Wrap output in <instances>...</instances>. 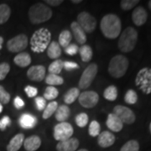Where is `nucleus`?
<instances>
[{"label": "nucleus", "instance_id": "nucleus-1", "mask_svg": "<svg viewBox=\"0 0 151 151\" xmlns=\"http://www.w3.org/2000/svg\"><path fill=\"white\" fill-rule=\"evenodd\" d=\"M100 29L103 35L107 39L114 40L119 37L121 34L122 23L118 15L109 14L103 17L100 23Z\"/></svg>", "mask_w": 151, "mask_h": 151}, {"label": "nucleus", "instance_id": "nucleus-2", "mask_svg": "<svg viewBox=\"0 0 151 151\" xmlns=\"http://www.w3.org/2000/svg\"><path fill=\"white\" fill-rule=\"evenodd\" d=\"M51 40V33L46 28H40L33 34L30 39V48L35 53H42L49 46Z\"/></svg>", "mask_w": 151, "mask_h": 151}, {"label": "nucleus", "instance_id": "nucleus-3", "mask_svg": "<svg viewBox=\"0 0 151 151\" xmlns=\"http://www.w3.org/2000/svg\"><path fill=\"white\" fill-rule=\"evenodd\" d=\"M28 14L29 21L34 24H39L51 19L52 10L45 4L37 3L29 8Z\"/></svg>", "mask_w": 151, "mask_h": 151}, {"label": "nucleus", "instance_id": "nucleus-4", "mask_svg": "<svg viewBox=\"0 0 151 151\" xmlns=\"http://www.w3.org/2000/svg\"><path fill=\"white\" fill-rule=\"evenodd\" d=\"M138 41V32L133 27H128L120 34L118 46L124 53H129L134 50Z\"/></svg>", "mask_w": 151, "mask_h": 151}, {"label": "nucleus", "instance_id": "nucleus-5", "mask_svg": "<svg viewBox=\"0 0 151 151\" xmlns=\"http://www.w3.org/2000/svg\"><path fill=\"white\" fill-rule=\"evenodd\" d=\"M129 66V61L123 55H117L111 59L108 65V73L114 78L123 77Z\"/></svg>", "mask_w": 151, "mask_h": 151}, {"label": "nucleus", "instance_id": "nucleus-6", "mask_svg": "<svg viewBox=\"0 0 151 151\" xmlns=\"http://www.w3.org/2000/svg\"><path fill=\"white\" fill-rule=\"evenodd\" d=\"M135 84L145 94L151 93V68H142L135 78Z\"/></svg>", "mask_w": 151, "mask_h": 151}, {"label": "nucleus", "instance_id": "nucleus-7", "mask_svg": "<svg viewBox=\"0 0 151 151\" xmlns=\"http://www.w3.org/2000/svg\"><path fill=\"white\" fill-rule=\"evenodd\" d=\"M97 70H98V67L96 63H92L86 67L82 72L79 83H78L80 89L84 90L92 85L97 74Z\"/></svg>", "mask_w": 151, "mask_h": 151}, {"label": "nucleus", "instance_id": "nucleus-8", "mask_svg": "<svg viewBox=\"0 0 151 151\" xmlns=\"http://www.w3.org/2000/svg\"><path fill=\"white\" fill-rule=\"evenodd\" d=\"M73 134H74V129L71 126V124L66 122H62L55 126L53 135L55 140L61 142L70 139Z\"/></svg>", "mask_w": 151, "mask_h": 151}, {"label": "nucleus", "instance_id": "nucleus-9", "mask_svg": "<svg viewBox=\"0 0 151 151\" xmlns=\"http://www.w3.org/2000/svg\"><path fill=\"white\" fill-rule=\"evenodd\" d=\"M29 40L27 36L24 34H20L10 39L7 42V49L12 53H20L22 50L27 48Z\"/></svg>", "mask_w": 151, "mask_h": 151}, {"label": "nucleus", "instance_id": "nucleus-10", "mask_svg": "<svg viewBox=\"0 0 151 151\" xmlns=\"http://www.w3.org/2000/svg\"><path fill=\"white\" fill-rule=\"evenodd\" d=\"M77 23L85 31V33H92L97 26V20L91 14L87 12H81L77 16Z\"/></svg>", "mask_w": 151, "mask_h": 151}, {"label": "nucleus", "instance_id": "nucleus-11", "mask_svg": "<svg viewBox=\"0 0 151 151\" xmlns=\"http://www.w3.org/2000/svg\"><path fill=\"white\" fill-rule=\"evenodd\" d=\"M119 118L123 124H134L136 120L135 113L128 107L118 105L115 106L113 108V113Z\"/></svg>", "mask_w": 151, "mask_h": 151}, {"label": "nucleus", "instance_id": "nucleus-12", "mask_svg": "<svg viewBox=\"0 0 151 151\" xmlns=\"http://www.w3.org/2000/svg\"><path fill=\"white\" fill-rule=\"evenodd\" d=\"M99 101V95L94 91H86L80 93L78 102L85 108H94Z\"/></svg>", "mask_w": 151, "mask_h": 151}, {"label": "nucleus", "instance_id": "nucleus-13", "mask_svg": "<svg viewBox=\"0 0 151 151\" xmlns=\"http://www.w3.org/2000/svg\"><path fill=\"white\" fill-rule=\"evenodd\" d=\"M45 68L43 65H33L27 70V76L30 81L40 82L45 77Z\"/></svg>", "mask_w": 151, "mask_h": 151}, {"label": "nucleus", "instance_id": "nucleus-14", "mask_svg": "<svg viewBox=\"0 0 151 151\" xmlns=\"http://www.w3.org/2000/svg\"><path fill=\"white\" fill-rule=\"evenodd\" d=\"M148 19V13L145 8L142 6H139L135 8L134 10L132 13V20L136 26L144 25Z\"/></svg>", "mask_w": 151, "mask_h": 151}, {"label": "nucleus", "instance_id": "nucleus-15", "mask_svg": "<svg viewBox=\"0 0 151 151\" xmlns=\"http://www.w3.org/2000/svg\"><path fill=\"white\" fill-rule=\"evenodd\" d=\"M115 136L110 131H103L97 137L98 145L102 148H108L112 146L115 142Z\"/></svg>", "mask_w": 151, "mask_h": 151}, {"label": "nucleus", "instance_id": "nucleus-16", "mask_svg": "<svg viewBox=\"0 0 151 151\" xmlns=\"http://www.w3.org/2000/svg\"><path fill=\"white\" fill-rule=\"evenodd\" d=\"M79 140L76 138H70L69 139L59 142L56 145L57 151H76L79 147Z\"/></svg>", "mask_w": 151, "mask_h": 151}, {"label": "nucleus", "instance_id": "nucleus-17", "mask_svg": "<svg viewBox=\"0 0 151 151\" xmlns=\"http://www.w3.org/2000/svg\"><path fill=\"white\" fill-rule=\"evenodd\" d=\"M70 29L73 36L75 37L76 42L83 45L86 42V35L85 31L81 29V27L78 24L77 22H72L70 24Z\"/></svg>", "mask_w": 151, "mask_h": 151}, {"label": "nucleus", "instance_id": "nucleus-18", "mask_svg": "<svg viewBox=\"0 0 151 151\" xmlns=\"http://www.w3.org/2000/svg\"><path fill=\"white\" fill-rule=\"evenodd\" d=\"M106 124L109 130L119 133L124 128V124L120 119L114 114V113H109L108 119L106 121Z\"/></svg>", "mask_w": 151, "mask_h": 151}, {"label": "nucleus", "instance_id": "nucleus-19", "mask_svg": "<svg viewBox=\"0 0 151 151\" xmlns=\"http://www.w3.org/2000/svg\"><path fill=\"white\" fill-rule=\"evenodd\" d=\"M20 127L24 129H33L37 124V119L29 113H23L19 119Z\"/></svg>", "mask_w": 151, "mask_h": 151}, {"label": "nucleus", "instance_id": "nucleus-20", "mask_svg": "<svg viewBox=\"0 0 151 151\" xmlns=\"http://www.w3.org/2000/svg\"><path fill=\"white\" fill-rule=\"evenodd\" d=\"M23 145L26 151H36L41 145V139L37 135H32L24 139Z\"/></svg>", "mask_w": 151, "mask_h": 151}, {"label": "nucleus", "instance_id": "nucleus-21", "mask_svg": "<svg viewBox=\"0 0 151 151\" xmlns=\"http://www.w3.org/2000/svg\"><path fill=\"white\" fill-rule=\"evenodd\" d=\"M24 141V135L23 134H18L14 136L7 145V151H18L23 145Z\"/></svg>", "mask_w": 151, "mask_h": 151}, {"label": "nucleus", "instance_id": "nucleus-22", "mask_svg": "<svg viewBox=\"0 0 151 151\" xmlns=\"http://www.w3.org/2000/svg\"><path fill=\"white\" fill-rule=\"evenodd\" d=\"M14 62L18 66L24 68L31 63V56L27 52H20L14 58Z\"/></svg>", "mask_w": 151, "mask_h": 151}, {"label": "nucleus", "instance_id": "nucleus-23", "mask_svg": "<svg viewBox=\"0 0 151 151\" xmlns=\"http://www.w3.org/2000/svg\"><path fill=\"white\" fill-rule=\"evenodd\" d=\"M47 55L50 59L57 60L61 55V47L58 42L52 41L49 45V46L46 49Z\"/></svg>", "mask_w": 151, "mask_h": 151}, {"label": "nucleus", "instance_id": "nucleus-24", "mask_svg": "<svg viewBox=\"0 0 151 151\" xmlns=\"http://www.w3.org/2000/svg\"><path fill=\"white\" fill-rule=\"evenodd\" d=\"M70 108H68V106L66 105H60V107L57 108L56 111H55V119L60 122H65V120L69 118L70 116Z\"/></svg>", "mask_w": 151, "mask_h": 151}, {"label": "nucleus", "instance_id": "nucleus-25", "mask_svg": "<svg viewBox=\"0 0 151 151\" xmlns=\"http://www.w3.org/2000/svg\"><path fill=\"white\" fill-rule=\"evenodd\" d=\"M78 52H79L81 60L83 62H89L92 60L93 51H92V49L91 46H89L87 45H83L79 48Z\"/></svg>", "mask_w": 151, "mask_h": 151}, {"label": "nucleus", "instance_id": "nucleus-26", "mask_svg": "<svg viewBox=\"0 0 151 151\" xmlns=\"http://www.w3.org/2000/svg\"><path fill=\"white\" fill-rule=\"evenodd\" d=\"M79 95H80L79 88L72 87L65 92V94L64 95V102L66 104H71L78 98Z\"/></svg>", "mask_w": 151, "mask_h": 151}, {"label": "nucleus", "instance_id": "nucleus-27", "mask_svg": "<svg viewBox=\"0 0 151 151\" xmlns=\"http://www.w3.org/2000/svg\"><path fill=\"white\" fill-rule=\"evenodd\" d=\"M72 39V35L70 33V30H62L59 35V45L60 47L66 48L69 45Z\"/></svg>", "mask_w": 151, "mask_h": 151}, {"label": "nucleus", "instance_id": "nucleus-28", "mask_svg": "<svg viewBox=\"0 0 151 151\" xmlns=\"http://www.w3.org/2000/svg\"><path fill=\"white\" fill-rule=\"evenodd\" d=\"M103 97L108 101H115L118 97V89L113 85L108 86L103 92Z\"/></svg>", "mask_w": 151, "mask_h": 151}, {"label": "nucleus", "instance_id": "nucleus-29", "mask_svg": "<svg viewBox=\"0 0 151 151\" xmlns=\"http://www.w3.org/2000/svg\"><path fill=\"white\" fill-rule=\"evenodd\" d=\"M11 14V9L5 4H0V24H3L9 20Z\"/></svg>", "mask_w": 151, "mask_h": 151}, {"label": "nucleus", "instance_id": "nucleus-30", "mask_svg": "<svg viewBox=\"0 0 151 151\" xmlns=\"http://www.w3.org/2000/svg\"><path fill=\"white\" fill-rule=\"evenodd\" d=\"M63 82H64V79L59 75L49 74L45 77V83L48 84L49 86H60V85L63 84Z\"/></svg>", "mask_w": 151, "mask_h": 151}, {"label": "nucleus", "instance_id": "nucleus-31", "mask_svg": "<svg viewBox=\"0 0 151 151\" xmlns=\"http://www.w3.org/2000/svg\"><path fill=\"white\" fill-rule=\"evenodd\" d=\"M63 69V61L61 60L57 59L54 60L50 65H49L48 70L50 74L59 75Z\"/></svg>", "mask_w": 151, "mask_h": 151}, {"label": "nucleus", "instance_id": "nucleus-32", "mask_svg": "<svg viewBox=\"0 0 151 151\" xmlns=\"http://www.w3.org/2000/svg\"><path fill=\"white\" fill-rule=\"evenodd\" d=\"M57 108H58V103H56L55 101H52L49 104H47L45 108L44 109L43 119H48L49 118H50L55 113Z\"/></svg>", "mask_w": 151, "mask_h": 151}, {"label": "nucleus", "instance_id": "nucleus-33", "mask_svg": "<svg viewBox=\"0 0 151 151\" xmlns=\"http://www.w3.org/2000/svg\"><path fill=\"white\" fill-rule=\"evenodd\" d=\"M59 95V91L55 86H48L44 92V98L45 100H54Z\"/></svg>", "mask_w": 151, "mask_h": 151}, {"label": "nucleus", "instance_id": "nucleus-34", "mask_svg": "<svg viewBox=\"0 0 151 151\" xmlns=\"http://www.w3.org/2000/svg\"><path fill=\"white\" fill-rule=\"evenodd\" d=\"M139 144L135 139H131L125 143L122 146L120 151H139Z\"/></svg>", "mask_w": 151, "mask_h": 151}, {"label": "nucleus", "instance_id": "nucleus-35", "mask_svg": "<svg viewBox=\"0 0 151 151\" xmlns=\"http://www.w3.org/2000/svg\"><path fill=\"white\" fill-rule=\"evenodd\" d=\"M124 101H125V103H128V104L134 105V104H135L138 102V94L136 93L134 90L129 89L125 93Z\"/></svg>", "mask_w": 151, "mask_h": 151}, {"label": "nucleus", "instance_id": "nucleus-36", "mask_svg": "<svg viewBox=\"0 0 151 151\" xmlns=\"http://www.w3.org/2000/svg\"><path fill=\"white\" fill-rule=\"evenodd\" d=\"M101 127L99 123L96 120H92L89 124V129H88V134L92 137H97L100 134Z\"/></svg>", "mask_w": 151, "mask_h": 151}, {"label": "nucleus", "instance_id": "nucleus-37", "mask_svg": "<svg viewBox=\"0 0 151 151\" xmlns=\"http://www.w3.org/2000/svg\"><path fill=\"white\" fill-rule=\"evenodd\" d=\"M88 115L85 113H81L76 115L75 121L76 125L80 128H84L86 127L88 124Z\"/></svg>", "mask_w": 151, "mask_h": 151}, {"label": "nucleus", "instance_id": "nucleus-38", "mask_svg": "<svg viewBox=\"0 0 151 151\" xmlns=\"http://www.w3.org/2000/svg\"><path fill=\"white\" fill-rule=\"evenodd\" d=\"M139 3V0H122L120 2V7L123 10L128 11L134 8Z\"/></svg>", "mask_w": 151, "mask_h": 151}, {"label": "nucleus", "instance_id": "nucleus-39", "mask_svg": "<svg viewBox=\"0 0 151 151\" xmlns=\"http://www.w3.org/2000/svg\"><path fill=\"white\" fill-rule=\"evenodd\" d=\"M10 101V94L6 91L4 87L0 86V103L7 104Z\"/></svg>", "mask_w": 151, "mask_h": 151}, {"label": "nucleus", "instance_id": "nucleus-40", "mask_svg": "<svg viewBox=\"0 0 151 151\" xmlns=\"http://www.w3.org/2000/svg\"><path fill=\"white\" fill-rule=\"evenodd\" d=\"M9 70H10V65L9 63L4 62L0 64V81H3L5 79Z\"/></svg>", "mask_w": 151, "mask_h": 151}, {"label": "nucleus", "instance_id": "nucleus-41", "mask_svg": "<svg viewBox=\"0 0 151 151\" xmlns=\"http://www.w3.org/2000/svg\"><path fill=\"white\" fill-rule=\"evenodd\" d=\"M35 106L38 111H43L46 107V100L42 97H37L35 98Z\"/></svg>", "mask_w": 151, "mask_h": 151}, {"label": "nucleus", "instance_id": "nucleus-42", "mask_svg": "<svg viewBox=\"0 0 151 151\" xmlns=\"http://www.w3.org/2000/svg\"><path fill=\"white\" fill-rule=\"evenodd\" d=\"M79 50V47L75 44H70L66 48H65V52L69 55H75Z\"/></svg>", "mask_w": 151, "mask_h": 151}, {"label": "nucleus", "instance_id": "nucleus-43", "mask_svg": "<svg viewBox=\"0 0 151 151\" xmlns=\"http://www.w3.org/2000/svg\"><path fill=\"white\" fill-rule=\"evenodd\" d=\"M11 119L8 116H4L0 119V130L4 131L7 129V127L10 126Z\"/></svg>", "mask_w": 151, "mask_h": 151}, {"label": "nucleus", "instance_id": "nucleus-44", "mask_svg": "<svg viewBox=\"0 0 151 151\" xmlns=\"http://www.w3.org/2000/svg\"><path fill=\"white\" fill-rule=\"evenodd\" d=\"M24 92L29 97H35L38 94V89L32 86H27L24 88Z\"/></svg>", "mask_w": 151, "mask_h": 151}, {"label": "nucleus", "instance_id": "nucleus-45", "mask_svg": "<svg viewBox=\"0 0 151 151\" xmlns=\"http://www.w3.org/2000/svg\"><path fill=\"white\" fill-rule=\"evenodd\" d=\"M63 68L66 70H72L75 69H78L79 65L77 63L73 62V61H64L63 62Z\"/></svg>", "mask_w": 151, "mask_h": 151}, {"label": "nucleus", "instance_id": "nucleus-46", "mask_svg": "<svg viewBox=\"0 0 151 151\" xmlns=\"http://www.w3.org/2000/svg\"><path fill=\"white\" fill-rule=\"evenodd\" d=\"M14 105L17 109H21L24 107V102L20 97H16L14 100Z\"/></svg>", "mask_w": 151, "mask_h": 151}, {"label": "nucleus", "instance_id": "nucleus-47", "mask_svg": "<svg viewBox=\"0 0 151 151\" xmlns=\"http://www.w3.org/2000/svg\"><path fill=\"white\" fill-rule=\"evenodd\" d=\"M45 3L48 4L49 5L55 7V6L60 5V4L63 3V1H62V0H45Z\"/></svg>", "mask_w": 151, "mask_h": 151}, {"label": "nucleus", "instance_id": "nucleus-48", "mask_svg": "<svg viewBox=\"0 0 151 151\" xmlns=\"http://www.w3.org/2000/svg\"><path fill=\"white\" fill-rule=\"evenodd\" d=\"M3 43H4V38L0 36V50L3 47Z\"/></svg>", "mask_w": 151, "mask_h": 151}, {"label": "nucleus", "instance_id": "nucleus-49", "mask_svg": "<svg viewBox=\"0 0 151 151\" xmlns=\"http://www.w3.org/2000/svg\"><path fill=\"white\" fill-rule=\"evenodd\" d=\"M71 2L73 4H79V3H81V0H72Z\"/></svg>", "mask_w": 151, "mask_h": 151}, {"label": "nucleus", "instance_id": "nucleus-50", "mask_svg": "<svg viewBox=\"0 0 151 151\" xmlns=\"http://www.w3.org/2000/svg\"><path fill=\"white\" fill-rule=\"evenodd\" d=\"M3 109H4V107H3V104L0 103V113L3 112Z\"/></svg>", "mask_w": 151, "mask_h": 151}, {"label": "nucleus", "instance_id": "nucleus-51", "mask_svg": "<svg viewBox=\"0 0 151 151\" xmlns=\"http://www.w3.org/2000/svg\"><path fill=\"white\" fill-rule=\"evenodd\" d=\"M149 8H150V9L151 10V0L150 1H149Z\"/></svg>", "mask_w": 151, "mask_h": 151}, {"label": "nucleus", "instance_id": "nucleus-52", "mask_svg": "<svg viewBox=\"0 0 151 151\" xmlns=\"http://www.w3.org/2000/svg\"><path fill=\"white\" fill-rule=\"evenodd\" d=\"M77 151H88L87 150H86V149H81V150H79Z\"/></svg>", "mask_w": 151, "mask_h": 151}, {"label": "nucleus", "instance_id": "nucleus-53", "mask_svg": "<svg viewBox=\"0 0 151 151\" xmlns=\"http://www.w3.org/2000/svg\"><path fill=\"white\" fill-rule=\"evenodd\" d=\"M150 133H151V123L150 124Z\"/></svg>", "mask_w": 151, "mask_h": 151}]
</instances>
